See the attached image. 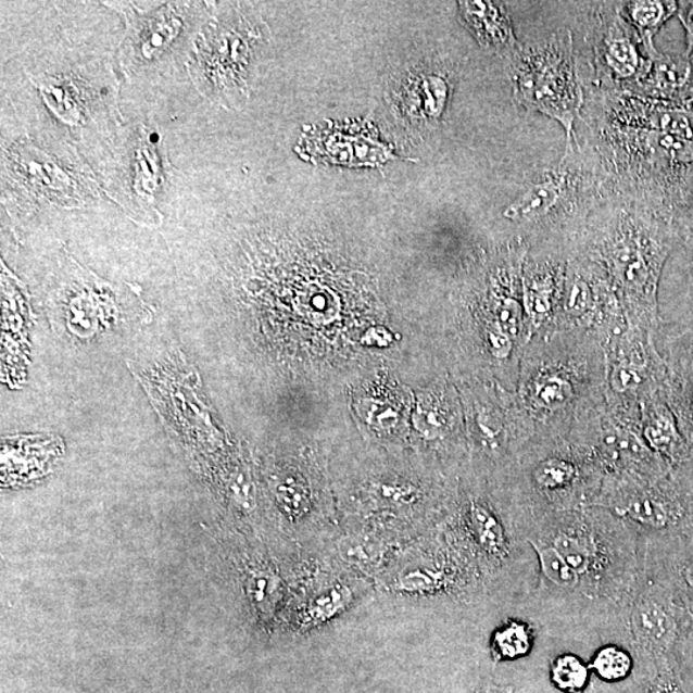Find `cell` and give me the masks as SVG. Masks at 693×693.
<instances>
[{
	"label": "cell",
	"instance_id": "1",
	"mask_svg": "<svg viewBox=\"0 0 693 693\" xmlns=\"http://www.w3.org/2000/svg\"><path fill=\"white\" fill-rule=\"evenodd\" d=\"M676 240L669 223L646 203L628 198L587 216L568 251L600 268L628 324L659 331L660 279Z\"/></svg>",
	"mask_w": 693,
	"mask_h": 693
},
{
	"label": "cell",
	"instance_id": "2",
	"mask_svg": "<svg viewBox=\"0 0 693 693\" xmlns=\"http://www.w3.org/2000/svg\"><path fill=\"white\" fill-rule=\"evenodd\" d=\"M529 540L553 546L577 572L596 619L617 627L645 575L646 537L607 508L590 506L529 519Z\"/></svg>",
	"mask_w": 693,
	"mask_h": 693
},
{
	"label": "cell",
	"instance_id": "3",
	"mask_svg": "<svg viewBox=\"0 0 693 693\" xmlns=\"http://www.w3.org/2000/svg\"><path fill=\"white\" fill-rule=\"evenodd\" d=\"M514 392L536 434L568 436L579 416L606 399L603 339L579 330L533 337Z\"/></svg>",
	"mask_w": 693,
	"mask_h": 693
},
{
	"label": "cell",
	"instance_id": "4",
	"mask_svg": "<svg viewBox=\"0 0 693 693\" xmlns=\"http://www.w3.org/2000/svg\"><path fill=\"white\" fill-rule=\"evenodd\" d=\"M443 525L477 565L490 597L532 595L540 581L534 550L490 480L472 472L457 483Z\"/></svg>",
	"mask_w": 693,
	"mask_h": 693
},
{
	"label": "cell",
	"instance_id": "5",
	"mask_svg": "<svg viewBox=\"0 0 693 693\" xmlns=\"http://www.w3.org/2000/svg\"><path fill=\"white\" fill-rule=\"evenodd\" d=\"M487 479L512 506L521 532L529 519L592 506L605 472L568 436L537 433L504 472Z\"/></svg>",
	"mask_w": 693,
	"mask_h": 693
},
{
	"label": "cell",
	"instance_id": "6",
	"mask_svg": "<svg viewBox=\"0 0 693 693\" xmlns=\"http://www.w3.org/2000/svg\"><path fill=\"white\" fill-rule=\"evenodd\" d=\"M374 585L385 597L414 604L472 605L490 597L477 565L443 521L395 551Z\"/></svg>",
	"mask_w": 693,
	"mask_h": 693
},
{
	"label": "cell",
	"instance_id": "7",
	"mask_svg": "<svg viewBox=\"0 0 693 693\" xmlns=\"http://www.w3.org/2000/svg\"><path fill=\"white\" fill-rule=\"evenodd\" d=\"M514 96L522 108L556 119L567 133V153L579 148L575 129L584 105L575 41L569 30L519 49L513 61Z\"/></svg>",
	"mask_w": 693,
	"mask_h": 693
},
{
	"label": "cell",
	"instance_id": "8",
	"mask_svg": "<svg viewBox=\"0 0 693 693\" xmlns=\"http://www.w3.org/2000/svg\"><path fill=\"white\" fill-rule=\"evenodd\" d=\"M568 437L595 457L605 479L654 480L675 470L643 438L640 403L606 398L578 417Z\"/></svg>",
	"mask_w": 693,
	"mask_h": 693
},
{
	"label": "cell",
	"instance_id": "9",
	"mask_svg": "<svg viewBox=\"0 0 693 693\" xmlns=\"http://www.w3.org/2000/svg\"><path fill=\"white\" fill-rule=\"evenodd\" d=\"M615 628L635 662L660 666L693 646V614L673 592L646 575Z\"/></svg>",
	"mask_w": 693,
	"mask_h": 693
},
{
	"label": "cell",
	"instance_id": "10",
	"mask_svg": "<svg viewBox=\"0 0 693 693\" xmlns=\"http://www.w3.org/2000/svg\"><path fill=\"white\" fill-rule=\"evenodd\" d=\"M677 469L654 480L604 479L592 506L631 522L646 539H669L693 530V490Z\"/></svg>",
	"mask_w": 693,
	"mask_h": 693
},
{
	"label": "cell",
	"instance_id": "11",
	"mask_svg": "<svg viewBox=\"0 0 693 693\" xmlns=\"http://www.w3.org/2000/svg\"><path fill=\"white\" fill-rule=\"evenodd\" d=\"M375 592L374 583L338 568L317 549L295 584L281 625L302 638L335 625Z\"/></svg>",
	"mask_w": 693,
	"mask_h": 693
},
{
	"label": "cell",
	"instance_id": "12",
	"mask_svg": "<svg viewBox=\"0 0 693 693\" xmlns=\"http://www.w3.org/2000/svg\"><path fill=\"white\" fill-rule=\"evenodd\" d=\"M497 394V393H496ZM469 393L468 444L474 472L494 478L504 472L536 434L515 392Z\"/></svg>",
	"mask_w": 693,
	"mask_h": 693
},
{
	"label": "cell",
	"instance_id": "13",
	"mask_svg": "<svg viewBox=\"0 0 693 693\" xmlns=\"http://www.w3.org/2000/svg\"><path fill=\"white\" fill-rule=\"evenodd\" d=\"M657 333L628 324L615 327L604 341L606 398L641 403L666 395L667 365Z\"/></svg>",
	"mask_w": 693,
	"mask_h": 693
},
{
	"label": "cell",
	"instance_id": "14",
	"mask_svg": "<svg viewBox=\"0 0 693 693\" xmlns=\"http://www.w3.org/2000/svg\"><path fill=\"white\" fill-rule=\"evenodd\" d=\"M590 45L603 90L632 91L652 67L639 34L621 16L619 3L598 7L592 20Z\"/></svg>",
	"mask_w": 693,
	"mask_h": 693
},
{
	"label": "cell",
	"instance_id": "15",
	"mask_svg": "<svg viewBox=\"0 0 693 693\" xmlns=\"http://www.w3.org/2000/svg\"><path fill=\"white\" fill-rule=\"evenodd\" d=\"M567 253L530 250L522 268L521 302L530 338L553 330L564 292Z\"/></svg>",
	"mask_w": 693,
	"mask_h": 693
},
{
	"label": "cell",
	"instance_id": "16",
	"mask_svg": "<svg viewBox=\"0 0 693 693\" xmlns=\"http://www.w3.org/2000/svg\"><path fill=\"white\" fill-rule=\"evenodd\" d=\"M575 187V173L567 166H560L543 175V178L530 184V187L522 192L504 212V217L516 224L530 226V231H537L536 245L539 249L543 242V225L554 226L558 240L568 251L567 242L558 228L556 215L558 211H564L568 198Z\"/></svg>",
	"mask_w": 693,
	"mask_h": 693
},
{
	"label": "cell",
	"instance_id": "17",
	"mask_svg": "<svg viewBox=\"0 0 693 693\" xmlns=\"http://www.w3.org/2000/svg\"><path fill=\"white\" fill-rule=\"evenodd\" d=\"M657 346L667 365L666 400L693 459V331L660 327Z\"/></svg>",
	"mask_w": 693,
	"mask_h": 693
},
{
	"label": "cell",
	"instance_id": "18",
	"mask_svg": "<svg viewBox=\"0 0 693 693\" xmlns=\"http://www.w3.org/2000/svg\"><path fill=\"white\" fill-rule=\"evenodd\" d=\"M642 434L650 449L677 469L690 462L691 452L666 395H656L641 403Z\"/></svg>",
	"mask_w": 693,
	"mask_h": 693
},
{
	"label": "cell",
	"instance_id": "19",
	"mask_svg": "<svg viewBox=\"0 0 693 693\" xmlns=\"http://www.w3.org/2000/svg\"><path fill=\"white\" fill-rule=\"evenodd\" d=\"M127 34V63H150L168 51L182 30L181 18L174 7L155 14L130 17Z\"/></svg>",
	"mask_w": 693,
	"mask_h": 693
},
{
	"label": "cell",
	"instance_id": "20",
	"mask_svg": "<svg viewBox=\"0 0 693 693\" xmlns=\"http://www.w3.org/2000/svg\"><path fill=\"white\" fill-rule=\"evenodd\" d=\"M335 129L314 131L306 144L307 152H316L317 159L331 161L345 148L337 164L349 166L377 165L391 154L386 146L367 136V133L344 131L342 127Z\"/></svg>",
	"mask_w": 693,
	"mask_h": 693
},
{
	"label": "cell",
	"instance_id": "21",
	"mask_svg": "<svg viewBox=\"0 0 693 693\" xmlns=\"http://www.w3.org/2000/svg\"><path fill=\"white\" fill-rule=\"evenodd\" d=\"M462 5L466 23L486 47L513 55L518 53L520 48L516 47L512 23L504 7L492 2H466Z\"/></svg>",
	"mask_w": 693,
	"mask_h": 693
},
{
	"label": "cell",
	"instance_id": "22",
	"mask_svg": "<svg viewBox=\"0 0 693 693\" xmlns=\"http://www.w3.org/2000/svg\"><path fill=\"white\" fill-rule=\"evenodd\" d=\"M645 52L652 61V67L632 93L654 99L675 93L689 84L692 73L689 59L663 54L657 51L655 45L646 46Z\"/></svg>",
	"mask_w": 693,
	"mask_h": 693
},
{
	"label": "cell",
	"instance_id": "23",
	"mask_svg": "<svg viewBox=\"0 0 693 693\" xmlns=\"http://www.w3.org/2000/svg\"><path fill=\"white\" fill-rule=\"evenodd\" d=\"M416 429L431 443H450L455 440L462 427L457 401L450 392L441 389L420 403L416 414Z\"/></svg>",
	"mask_w": 693,
	"mask_h": 693
},
{
	"label": "cell",
	"instance_id": "24",
	"mask_svg": "<svg viewBox=\"0 0 693 693\" xmlns=\"http://www.w3.org/2000/svg\"><path fill=\"white\" fill-rule=\"evenodd\" d=\"M621 16L639 34L643 48L654 45V37L666 21L678 10L676 2L633 0L619 3Z\"/></svg>",
	"mask_w": 693,
	"mask_h": 693
},
{
	"label": "cell",
	"instance_id": "25",
	"mask_svg": "<svg viewBox=\"0 0 693 693\" xmlns=\"http://www.w3.org/2000/svg\"><path fill=\"white\" fill-rule=\"evenodd\" d=\"M536 629L527 620L512 618L493 632L490 643L492 659L496 663L514 662L532 653Z\"/></svg>",
	"mask_w": 693,
	"mask_h": 693
},
{
	"label": "cell",
	"instance_id": "26",
	"mask_svg": "<svg viewBox=\"0 0 693 693\" xmlns=\"http://www.w3.org/2000/svg\"><path fill=\"white\" fill-rule=\"evenodd\" d=\"M635 657L626 646L610 643L597 650L589 667L601 681L617 683L627 680L635 667Z\"/></svg>",
	"mask_w": 693,
	"mask_h": 693
},
{
	"label": "cell",
	"instance_id": "27",
	"mask_svg": "<svg viewBox=\"0 0 693 693\" xmlns=\"http://www.w3.org/2000/svg\"><path fill=\"white\" fill-rule=\"evenodd\" d=\"M591 669L581 657L563 654L551 662V682L564 693H583L590 683Z\"/></svg>",
	"mask_w": 693,
	"mask_h": 693
},
{
	"label": "cell",
	"instance_id": "28",
	"mask_svg": "<svg viewBox=\"0 0 693 693\" xmlns=\"http://www.w3.org/2000/svg\"><path fill=\"white\" fill-rule=\"evenodd\" d=\"M134 167H136V172H134V178L136 179H134L133 187L136 188V192L141 200L151 202L161 181L158 152H155L152 141L146 138L140 139Z\"/></svg>",
	"mask_w": 693,
	"mask_h": 693
},
{
	"label": "cell",
	"instance_id": "29",
	"mask_svg": "<svg viewBox=\"0 0 693 693\" xmlns=\"http://www.w3.org/2000/svg\"><path fill=\"white\" fill-rule=\"evenodd\" d=\"M647 693H684L683 690L667 675L657 676L656 680L650 685Z\"/></svg>",
	"mask_w": 693,
	"mask_h": 693
},
{
	"label": "cell",
	"instance_id": "30",
	"mask_svg": "<svg viewBox=\"0 0 693 693\" xmlns=\"http://www.w3.org/2000/svg\"><path fill=\"white\" fill-rule=\"evenodd\" d=\"M680 18L682 24L688 32V41H689V52L693 51V2H682L680 3Z\"/></svg>",
	"mask_w": 693,
	"mask_h": 693
},
{
	"label": "cell",
	"instance_id": "31",
	"mask_svg": "<svg viewBox=\"0 0 693 693\" xmlns=\"http://www.w3.org/2000/svg\"><path fill=\"white\" fill-rule=\"evenodd\" d=\"M472 693H514V690L512 688H501V685L488 684L482 685V688H479Z\"/></svg>",
	"mask_w": 693,
	"mask_h": 693
}]
</instances>
